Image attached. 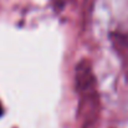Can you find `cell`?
<instances>
[{"instance_id":"cell-1","label":"cell","mask_w":128,"mask_h":128,"mask_svg":"<svg viewBox=\"0 0 128 128\" xmlns=\"http://www.w3.org/2000/svg\"><path fill=\"white\" fill-rule=\"evenodd\" d=\"M2 113H4V108H2V104H1V102H0V117L2 116Z\"/></svg>"}]
</instances>
